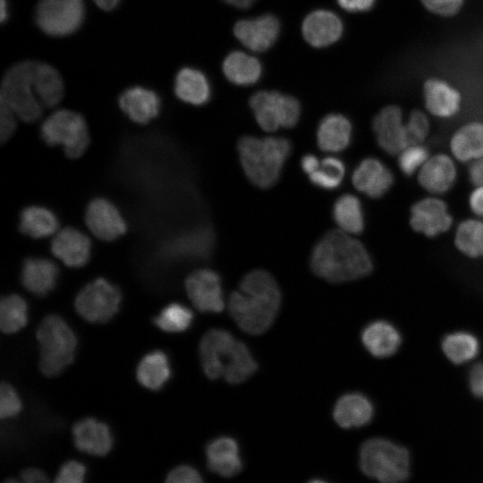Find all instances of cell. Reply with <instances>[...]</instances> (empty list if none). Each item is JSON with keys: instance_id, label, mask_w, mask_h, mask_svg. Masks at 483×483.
Here are the masks:
<instances>
[{"instance_id": "6da1fadb", "label": "cell", "mask_w": 483, "mask_h": 483, "mask_svg": "<svg viewBox=\"0 0 483 483\" xmlns=\"http://www.w3.org/2000/svg\"><path fill=\"white\" fill-rule=\"evenodd\" d=\"M281 300L275 278L265 270H252L232 292L228 301L229 314L244 332L260 335L272 326Z\"/></svg>"}, {"instance_id": "7a4b0ae2", "label": "cell", "mask_w": 483, "mask_h": 483, "mask_svg": "<svg viewBox=\"0 0 483 483\" xmlns=\"http://www.w3.org/2000/svg\"><path fill=\"white\" fill-rule=\"evenodd\" d=\"M313 273L330 283H344L369 275L373 261L364 244L341 229L331 230L314 246L310 256Z\"/></svg>"}, {"instance_id": "3957f363", "label": "cell", "mask_w": 483, "mask_h": 483, "mask_svg": "<svg viewBox=\"0 0 483 483\" xmlns=\"http://www.w3.org/2000/svg\"><path fill=\"white\" fill-rule=\"evenodd\" d=\"M291 142L283 137L243 136L237 143L242 170L257 187L267 189L278 181L291 153Z\"/></svg>"}, {"instance_id": "277c9868", "label": "cell", "mask_w": 483, "mask_h": 483, "mask_svg": "<svg viewBox=\"0 0 483 483\" xmlns=\"http://www.w3.org/2000/svg\"><path fill=\"white\" fill-rule=\"evenodd\" d=\"M359 463L366 476L384 483L402 482L410 476L407 448L384 437H373L362 444Z\"/></svg>"}, {"instance_id": "5b68a950", "label": "cell", "mask_w": 483, "mask_h": 483, "mask_svg": "<svg viewBox=\"0 0 483 483\" xmlns=\"http://www.w3.org/2000/svg\"><path fill=\"white\" fill-rule=\"evenodd\" d=\"M36 336L41 372L47 377L58 376L73 360L77 347L74 332L61 317L51 314L42 319Z\"/></svg>"}, {"instance_id": "8992f818", "label": "cell", "mask_w": 483, "mask_h": 483, "mask_svg": "<svg viewBox=\"0 0 483 483\" xmlns=\"http://www.w3.org/2000/svg\"><path fill=\"white\" fill-rule=\"evenodd\" d=\"M35 61L26 60L11 66L4 73L0 89V101L21 120L36 122L42 114L34 84Z\"/></svg>"}, {"instance_id": "52a82bcc", "label": "cell", "mask_w": 483, "mask_h": 483, "mask_svg": "<svg viewBox=\"0 0 483 483\" xmlns=\"http://www.w3.org/2000/svg\"><path fill=\"white\" fill-rule=\"evenodd\" d=\"M40 135L48 146H62L70 158L82 156L90 140L84 117L66 109L49 115L41 125Z\"/></svg>"}, {"instance_id": "ba28073f", "label": "cell", "mask_w": 483, "mask_h": 483, "mask_svg": "<svg viewBox=\"0 0 483 483\" xmlns=\"http://www.w3.org/2000/svg\"><path fill=\"white\" fill-rule=\"evenodd\" d=\"M250 106L258 126L266 131L292 128L301 117L296 97L277 90H258L250 97Z\"/></svg>"}, {"instance_id": "9c48e42d", "label": "cell", "mask_w": 483, "mask_h": 483, "mask_svg": "<svg viewBox=\"0 0 483 483\" xmlns=\"http://www.w3.org/2000/svg\"><path fill=\"white\" fill-rule=\"evenodd\" d=\"M34 19L38 27L51 37L75 33L85 19L83 0H38Z\"/></svg>"}, {"instance_id": "30bf717a", "label": "cell", "mask_w": 483, "mask_h": 483, "mask_svg": "<svg viewBox=\"0 0 483 483\" xmlns=\"http://www.w3.org/2000/svg\"><path fill=\"white\" fill-rule=\"evenodd\" d=\"M122 300L120 289L105 278H97L85 285L74 301L77 313L90 323H106L118 311Z\"/></svg>"}, {"instance_id": "8fae6325", "label": "cell", "mask_w": 483, "mask_h": 483, "mask_svg": "<svg viewBox=\"0 0 483 483\" xmlns=\"http://www.w3.org/2000/svg\"><path fill=\"white\" fill-rule=\"evenodd\" d=\"M239 340L228 331L214 328L199 343V357L205 375L210 379L224 377L235 359Z\"/></svg>"}, {"instance_id": "7c38bea8", "label": "cell", "mask_w": 483, "mask_h": 483, "mask_svg": "<svg viewBox=\"0 0 483 483\" xmlns=\"http://www.w3.org/2000/svg\"><path fill=\"white\" fill-rule=\"evenodd\" d=\"M453 223L447 203L437 197H426L414 202L410 209L411 229L428 238L447 232Z\"/></svg>"}, {"instance_id": "4fadbf2b", "label": "cell", "mask_w": 483, "mask_h": 483, "mask_svg": "<svg viewBox=\"0 0 483 483\" xmlns=\"http://www.w3.org/2000/svg\"><path fill=\"white\" fill-rule=\"evenodd\" d=\"M372 130L378 146L389 155H398L411 145L403 111L397 105L381 108L372 120Z\"/></svg>"}, {"instance_id": "5bb4252c", "label": "cell", "mask_w": 483, "mask_h": 483, "mask_svg": "<svg viewBox=\"0 0 483 483\" xmlns=\"http://www.w3.org/2000/svg\"><path fill=\"white\" fill-rule=\"evenodd\" d=\"M280 21L272 13L239 20L233 26L236 39L249 51L265 52L275 43L280 34Z\"/></svg>"}, {"instance_id": "9a60e30c", "label": "cell", "mask_w": 483, "mask_h": 483, "mask_svg": "<svg viewBox=\"0 0 483 483\" xmlns=\"http://www.w3.org/2000/svg\"><path fill=\"white\" fill-rule=\"evenodd\" d=\"M186 292L194 307L206 313H219L225 308L219 275L203 268L193 271L185 280Z\"/></svg>"}, {"instance_id": "2e32d148", "label": "cell", "mask_w": 483, "mask_h": 483, "mask_svg": "<svg viewBox=\"0 0 483 483\" xmlns=\"http://www.w3.org/2000/svg\"><path fill=\"white\" fill-rule=\"evenodd\" d=\"M422 97L427 113L439 119H451L456 116L462 106L460 89L438 76H431L424 80Z\"/></svg>"}, {"instance_id": "e0dca14e", "label": "cell", "mask_w": 483, "mask_h": 483, "mask_svg": "<svg viewBox=\"0 0 483 483\" xmlns=\"http://www.w3.org/2000/svg\"><path fill=\"white\" fill-rule=\"evenodd\" d=\"M343 23L331 10L316 9L309 13L301 22V34L311 47L323 48L337 42L343 36Z\"/></svg>"}, {"instance_id": "ac0fdd59", "label": "cell", "mask_w": 483, "mask_h": 483, "mask_svg": "<svg viewBox=\"0 0 483 483\" xmlns=\"http://www.w3.org/2000/svg\"><path fill=\"white\" fill-rule=\"evenodd\" d=\"M89 230L103 241H113L125 233L127 226L117 208L104 198L91 200L85 214Z\"/></svg>"}, {"instance_id": "d6986e66", "label": "cell", "mask_w": 483, "mask_h": 483, "mask_svg": "<svg viewBox=\"0 0 483 483\" xmlns=\"http://www.w3.org/2000/svg\"><path fill=\"white\" fill-rule=\"evenodd\" d=\"M352 182L360 192L371 199H379L394 185V175L380 159L366 157L354 169Z\"/></svg>"}, {"instance_id": "ffe728a7", "label": "cell", "mask_w": 483, "mask_h": 483, "mask_svg": "<svg viewBox=\"0 0 483 483\" xmlns=\"http://www.w3.org/2000/svg\"><path fill=\"white\" fill-rule=\"evenodd\" d=\"M457 179L453 159L444 153L429 157L418 171L417 180L421 188L431 194L448 192Z\"/></svg>"}, {"instance_id": "44dd1931", "label": "cell", "mask_w": 483, "mask_h": 483, "mask_svg": "<svg viewBox=\"0 0 483 483\" xmlns=\"http://www.w3.org/2000/svg\"><path fill=\"white\" fill-rule=\"evenodd\" d=\"M121 110L134 123L146 124L156 118L161 110V98L153 89L132 86L118 97Z\"/></svg>"}, {"instance_id": "7402d4cb", "label": "cell", "mask_w": 483, "mask_h": 483, "mask_svg": "<svg viewBox=\"0 0 483 483\" xmlns=\"http://www.w3.org/2000/svg\"><path fill=\"white\" fill-rule=\"evenodd\" d=\"M73 443L78 450L88 454L104 456L113 447L109 427L94 418H84L72 428Z\"/></svg>"}, {"instance_id": "603a6c76", "label": "cell", "mask_w": 483, "mask_h": 483, "mask_svg": "<svg viewBox=\"0 0 483 483\" xmlns=\"http://www.w3.org/2000/svg\"><path fill=\"white\" fill-rule=\"evenodd\" d=\"M52 253L70 267H80L90 258L91 242L82 232L66 227L55 236L51 242Z\"/></svg>"}, {"instance_id": "cb8c5ba5", "label": "cell", "mask_w": 483, "mask_h": 483, "mask_svg": "<svg viewBox=\"0 0 483 483\" xmlns=\"http://www.w3.org/2000/svg\"><path fill=\"white\" fill-rule=\"evenodd\" d=\"M360 339L366 350L376 358H387L400 348L402 338L398 328L391 322L377 319L368 324Z\"/></svg>"}, {"instance_id": "d4e9b609", "label": "cell", "mask_w": 483, "mask_h": 483, "mask_svg": "<svg viewBox=\"0 0 483 483\" xmlns=\"http://www.w3.org/2000/svg\"><path fill=\"white\" fill-rule=\"evenodd\" d=\"M374 404L365 394L352 392L341 396L335 404L333 417L343 428H360L373 419Z\"/></svg>"}, {"instance_id": "484cf974", "label": "cell", "mask_w": 483, "mask_h": 483, "mask_svg": "<svg viewBox=\"0 0 483 483\" xmlns=\"http://www.w3.org/2000/svg\"><path fill=\"white\" fill-rule=\"evenodd\" d=\"M208 469L225 478L236 476L242 469V461L237 442L230 436H219L206 447Z\"/></svg>"}, {"instance_id": "4316f807", "label": "cell", "mask_w": 483, "mask_h": 483, "mask_svg": "<svg viewBox=\"0 0 483 483\" xmlns=\"http://www.w3.org/2000/svg\"><path fill=\"white\" fill-rule=\"evenodd\" d=\"M352 124L343 114H328L318 123L317 143L320 150L337 153L344 150L351 143Z\"/></svg>"}, {"instance_id": "83f0119b", "label": "cell", "mask_w": 483, "mask_h": 483, "mask_svg": "<svg viewBox=\"0 0 483 483\" xmlns=\"http://www.w3.org/2000/svg\"><path fill=\"white\" fill-rule=\"evenodd\" d=\"M58 275L57 266L49 259L28 258L22 263L21 284L37 296L48 294L55 287Z\"/></svg>"}, {"instance_id": "f1b7e54d", "label": "cell", "mask_w": 483, "mask_h": 483, "mask_svg": "<svg viewBox=\"0 0 483 483\" xmlns=\"http://www.w3.org/2000/svg\"><path fill=\"white\" fill-rule=\"evenodd\" d=\"M174 90L180 100L192 106L205 105L211 97V85L208 77L194 67L185 66L177 72Z\"/></svg>"}, {"instance_id": "f546056e", "label": "cell", "mask_w": 483, "mask_h": 483, "mask_svg": "<svg viewBox=\"0 0 483 483\" xmlns=\"http://www.w3.org/2000/svg\"><path fill=\"white\" fill-rule=\"evenodd\" d=\"M222 71L231 83L250 86L262 76V64L255 55L242 50H234L225 57Z\"/></svg>"}, {"instance_id": "4dcf8cb0", "label": "cell", "mask_w": 483, "mask_h": 483, "mask_svg": "<svg viewBox=\"0 0 483 483\" xmlns=\"http://www.w3.org/2000/svg\"><path fill=\"white\" fill-rule=\"evenodd\" d=\"M450 150L453 157L462 163L482 157L483 123L471 121L459 127L450 139Z\"/></svg>"}, {"instance_id": "1f68e13d", "label": "cell", "mask_w": 483, "mask_h": 483, "mask_svg": "<svg viewBox=\"0 0 483 483\" xmlns=\"http://www.w3.org/2000/svg\"><path fill=\"white\" fill-rule=\"evenodd\" d=\"M33 77L41 105L47 108L57 106L64 95V80L59 72L47 63L35 61Z\"/></svg>"}, {"instance_id": "d6a6232c", "label": "cell", "mask_w": 483, "mask_h": 483, "mask_svg": "<svg viewBox=\"0 0 483 483\" xmlns=\"http://www.w3.org/2000/svg\"><path fill=\"white\" fill-rule=\"evenodd\" d=\"M140 385L150 390H159L171 377L167 355L159 350L147 353L140 361L136 371Z\"/></svg>"}, {"instance_id": "836d02e7", "label": "cell", "mask_w": 483, "mask_h": 483, "mask_svg": "<svg viewBox=\"0 0 483 483\" xmlns=\"http://www.w3.org/2000/svg\"><path fill=\"white\" fill-rule=\"evenodd\" d=\"M441 348L452 363L461 365L478 356L480 351V342L473 333L458 330L443 337Z\"/></svg>"}, {"instance_id": "e575fe53", "label": "cell", "mask_w": 483, "mask_h": 483, "mask_svg": "<svg viewBox=\"0 0 483 483\" xmlns=\"http://www.w3.org/2000/svg\"><path fill=\"white\" fill-rule=\"evenodd\" d=\"M58 226L55 214L44 207H27L21 213L19 229L30 237H47L55 233Z\"/></svg>"}, {"instance_id": "d590c367", "label": "cell", "mask_w": 483, "mask_h": 483, "mask_svg": "<svg viewBox=\"0 0 483 483\" xmlns=\"http://www.w3.org/2000/svg\"><path fill=\"white\" fill-rule=\"evenodd\" d=\"M333 216L339 229L350 234H360L365 228L361 202L352 194H343L336 199Z\"/></svg>"}, {"instance_id": "8d00e7d4", "label": "cell", "mask_w": 483, "mask_h": 483, "mask_svg": "<svg viewBox=\"0 0 483 483\" xmlns=\"http://www.w3.org/2000/svg\"><path fill=\"white\" fill-rule=\"evenodd\" d=\"M454 245L468 258H483V220L468 218L462 221L454 233Z\"/></svg>"}, {"instance_id": "74e56055", "label": "cell", "mask_w": 483, "mask_h": 483, "mask_svg": "<svg viewBox=\"0 0 483 483\" xmlns=\"http://www.w3.org/2000/svg\"><path fill=\"white\" fill-rule=\"evenodd\" d=\"M28 321V305L18 294L4 296L0 301V328L5 334L16 333Z\"/></svg>"}, {"instance_id": "f35d334b", "label": "cell", "mask_w": 483, "mask_h": 483, "mask_svg": "<svg viewBox=\"0 0 483 483\" xmlns=\"http://www.w3.org/2000/svg\"><path fill=\"white\" fill-rule=\"evenodd\" d=\"M192 311L178 302L165 306L160 313L153 318L154 324L161 330L168 333H180L186 331L193 321Z\"/></svg>"}, {"instance_id": "ab89813d", "label": "cell", "mask_w": 483, "mask_h": 483, "mask_svg": "<svg viewBox=\"0 0 483 483\" xmlns=\"http://www.w3.org/2000/svg\"><path fill=\"white\" fill-rule=\"evenodd\" d=\"M344 174L345 166L343 161L328 156L320 161L318 169L309 177L314 185L325 190H334L340 186Z\"/></svg>"}, {"instance_id": "60d3db41", "label": "cell", "mask_w": 483, "mask_h": 483, "mask_svg": "<svg viewBox=\"0 0 483 483\" xmlns=\"http://www.w3.org/2000/svg\"><path fill=\"white\" fill-rule=\"evenodd\" d=\"M258 365L247 345L240 341L234 361L225 373L224 378L230 384L247 380L257 370Z\"/></svg>"}, {"instance_id": "b9f144b4", "label": "cell", "mask_w": 483, "mask_h": 483, "mask_svg": "<svg viewBox=\"0 0 483 483\" xmlns=\"http://www.w3.org/2000/svg\"><path fill=\"white\" fill-rule=\"evenodd\" d=\"M429 157L428 148L422 144H412L398 154V166L406 176H411L419 171Z\"/></svg>"}, {"instance_id": "7bdbcfd3", "label": "cell", "mask_w": 483, "mask_h": 483, "mask_svg": "<svg viewBox=\"0 0 483 483\" xmlns=\"http://www.w3.org/2000/svg\"><path fill=\"white\" fill-rule=\"evenodd\" d=\"M406 129L411 145L422 144L430 131L428 116L419 109L412 110L406 120Z\"/></svg>"}, {"instance_id": "ee69618b", "label": "cell", "mask_w": 483, "mask_h": 483, "mask_svg": "<svg viewBox=\"0 0 483 483\" xmlns=\"http://www.w3.org/2000/svg\"><path fill=\"white\" fill-rule=\"evenodd\" d=\"M423 8L441 18H452L462 10L465 0H419Z\"/></svg>"}, {"instance_id": "f6af8a7d", "label": "cell", "mask_w": 483, "mask_h": 483, "mask_svg": "<svg viewBox=\"0 0 483 483\" xmlns=\"http://www.w3.org/2000/svg\"><path fill=\"white\" fill-rule=\"evenodd\" d=\"M21 410V402L15 389L8 383L3 382L0 387V417L11 418Z\"/></svg>"}, {"instance_id": "bcb514c9", "label": "cell", "mask_w": 483, "mask_h": 483, "mask_svg": "<svg viewBox=\"0 0 483 483\" xmlns=\"http://www.w3.org/2000/svg\"><path fill=\"white\" fill-rule=\"evenodd\" d=\"M86 467L80 462L68 461L60 468L55 479L59 483H81L84 481Z\"/></svg>"}, {"instance_id": "7dc6e473", "label": "cell", "mask_w": 483, "mask_h": 483, "mask_svg": "<svg viewBox=\"0 0 483 483\" xmlns=\"http://www.w3.org/2000/svg\"><path fill=\"white\" fill-rule=\"evenodd\" d=\"M171 483H199L202 481L199 472L190 465H180L172 470L166 477Z\"/></svg>"}, {"instance_id": "c3c4849f", "label": "cell", "mask_w": 483, "mask_h": 483, "mask_svg": "<svg viewBox=\"0 0 483 483\" xmlns=\"http://www.w3.org/2000/svg\"><path fill=\"white\" fill-rule=\"evenodd\" d=\"M15 114L3 102L0 101V140L6 142L16 129Z\"/></svg>"}, {"instance_id": "681fc988", "label": "cell", "mask_w": 483, "mask_h": 483, "mask_svg": "<svg viewBox=\"0 0 483 483\" xmlns=\"http://www.w3.org/2000/svg\"><path fill=\"white\" fill-rule=\"evenodd\" d=\"M468 386L477 398H483V361L475 363L468 373Z\"/></svg>"}, {"instance_id": "f907efd6", "label": "cell", "mask_w": 483, "mask_h": 483, "mask_svg": "<svg viewBox=\"0 0 483 483\" xmlns=\"http://www.w3.org/2000/svg\"><path fill=\"white\" fill-rule=\"evenodd\" d=\"M338 5L352 13H362L371 11L377 0H336Z\"/></svg>"}, {"instance_id": "816d5d0a", "label": "cell", "mask_w": 483, "mask_h": 483, "mask_svg": "<svg viewBox=\"0 0 483 483\" xmlns=\"http://www.w3.org/2000/svg\"><path fill=\"white\" fill-rule=\"evenodd\" d=\"M469 207L473 214L483 217V185L476 186L469 196Z\"/></svg>"}, {"instance_id": "f5cc1de1", "label": "cell", "mask_w": 483, "mask_h": 483, "mask_svg": "<svg viewBox=\"0 0 483 483\" xmlns=\"http://www.w3.org/2000/svg\"><path fill=\"white\" fill-rule=\"evenodd\" d=\"M468 175L470 182L475 186L483 185V157L471 162Z\"/></svg>"}, {"instance_id": "db71d44e", "label": "cell", "mask_w": 483, "mask_h": 483, "mask_svg": "<svg viewBox=\"0 0 483 483\" xmlns=\"http://www.w3.org/2000/svg\"><path fill=\"white\" fill-rule=\"evenodd\" d=\"M23 481L29 483L47 482L48 479L45 472L37 468H27L21 473Z\"/></svg>"}, {"instance_id": "11a10c76", "label": "cell", "mask_w": 483, "mask_h": 483, "mask_svg": "<svg viewBox=\"0 0 483 483\" xmlns=\"http://www.w3.org/2000/svg\"><path fill=\"white\" fill-rule=\"evenodd\" d=\"M301 165L302 170L308 175H309L318 169L320 165V161L316 156L312 154H307L301 158Z\"/></svg>"}, {"instance_id": "9f6ffc18", "label": "cell", "mask_w": 483, "mask_h": 483, "mask_svg": "<svg viewBox=\"0 0 483 483\" xmlns=\"http://www.w3.org/2000/svg\"><path fill=\"white\" fill-rule=\"evenodd\" d=\"M94 3L104 11H112L120 4L121 0H93Z\"/></svg>"}, {"instance_id": "6f0895ef", "label": "cell", "mask_w": 483, "mask_h": 483, "mask_svg": "<svg viewBox=\"0 0 483 483\" xmlns=\"http://www.w3.org/2000/svg\"><path fill=\"white\" fill-rule=\"evenodd\" d=\"M224 3L239 9L249 8L253 5L258 0H221Z\"/></svg>"}, {"instance_id": "680465c9", "label": "cell", "mask_w": 483, "mask_h": 483, "mask_svg": "<svg viewBox=\"0 0 483 483\" xmlns=\"http://www.w3.org/2000/svg\"><path fill=\"white\" fill-rule=\"evenodd\" d=\"M1 22L4 23L9 18V4L7 0H1Z\"/></svg>"}]
</instances>
